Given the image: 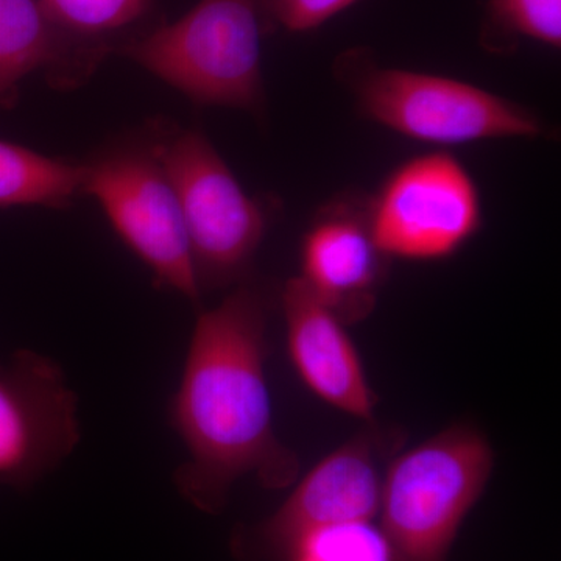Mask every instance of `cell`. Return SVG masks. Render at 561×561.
Segmentation results:
<instances>
[{"instance_id":"6da1fadb","label":"cell","mask_w":561,"mask_h":561,"mask_svg":"<svg viewBox=\"0 0 561 561\" xmlns=\"http://www.w3.org/2000/svg\"><path fill=\"white\" fill-rule=\"evenodd\" d=\"M271 295L247 278L208 311L198 313L169 423L190 459L173 474L192 507L219 515L232 485L254 476L262 486H290L300 472L297 453L273 427L267 360Z\"/></svg>"},{"instance_id":"7a4b0ae2","label":"cell","mask_w":561,"mask_h":561,"mask_svg":"<svg viewBox=\"0 0 561 561\" xmlns=\"http://www.w3.org/2000/svg\"><path fill=\"white\" fill-rule=\"evenodd\" d=\"M493 468V446L472 424H453L391 457L378 513L391 561H449Z\"/></svg>"},{"instance_id":"3957f363","label":"cell","mask_w":561,"mask_h":561,"mask_svg":"<svg viewBox=\"0 0 561 561\" xmlns=\"http://www.w3.org/2000/svg\"><path fill=\"white\" fill-rule=\"evenodd\" d=\"M272 33L265 0H201L121 49L197 105L260 113L261 44Z\"/></svg>"},{"instance_id":"277c9868","label":"cell","mask_w":561,"mask_h":561,"mask_svg":"<svg viewBox=\"0 0 561 561\" xmlns=\"http://www.w3.org/2000/svg\"><path fill=\"white\" fill-rule=\"evenodd\" d=\"M335 72L368 119L404 138L461 146L545 135L540 117L519 103L451 77L379 66L367 49L343 51Z\"/></svg>"},{"instance_id":"5b68a950","label":"cell","mask_w":561,"mask_h":561,"mask_svg":"<svg viewBox=\"0 0 561 561\" xmlns=\"http://www.w3.org/2000/svg\"><path fill=\"white\" fill-rule=\"evenodd\" d=\"M151 140L179 198L202 294L249 278L267 231L265 209L203 133L161 128Z\"/></svg>"},{"instance_id":"8992f818","label":"cell","mask_w":561,"mask_h":561,"mask_svg":"<svg viewBox=\"0 0 561 561\" xmlns=\"http://www.w3.org/2000/svg\"><path fill=\"white\" fill-rule=\"evenodd\" d=\"M81 164V195L101 203L114 231L153 275L154 286L198 305L201 286L179 198L149 138L113 144Z\"/></svg>"},{"instance_id":"52a82bcc","label":"cell","mask_w":561,"mask_h":561,"mask_svg":"<svg viewBox=\"0 0 561 561\" xmlns=\"http://www.w3.org/2000/svg\"><path fill=\"white\" fill-rule=\"evenodd\" d=\"M400 432L368 423L348 442L328 454L291 491L286 502L260 523L232 530L236 561H283L305 535L350 522H375L381 505L382 461L391 459Z\"/></svg>"},{"instance_id":"ba28073f","label":"cell","mask_w":561,"mask_h":561,"mask_svg":"<svg viewBox=\"0 0 561 561\" xmlns=\"http://www.w3.org/2000/svg\"><path fill=\"white\" fill-rule=\"evenodd\" d=\"M365 214L373 238L389 260H446L483 225L478 183L448 151L402 162L365 203Z\"/></svg>"},{"instance_id":"9c48e42d","label":"cell","mask_w":561,"mask_h":561,"mask_svg":"<svg viewBox=\"0 0 561 561\" xmlns=\"http://www.w3.org/2000/svg\"><path fill=\"white\" fill-rule=\"evenodd\" d=\"M80 435L79 400L57 362L31 350L0 360V483L31 490Z\"/></svg>"},{"instance_id":"30bf717a","label":"cell","mask_w":561,"mask_h":561,"mask_svg":"<svg viewBox=\"0 0 561 561\" xmlns=\"http://www.w3.org/2000/svg\"><path fill=\"white\" fill-rule=\"evenodd\" d=\"M387 261L373 238L365 205L334 202L317 214L302 238L300 278L343 323L353 324L375 309Z\"/></svg>"},{"instance_id":"8fae6325","label":"cell","mask_w":561,"mask_h":561,"mask_svg":"<svg viewBox=\"0 0 561 561\" xmlns=\"http://www.w3.org/2000/svg\"><path fill=\"white\" fill-rule=\"evenodd\" d=\"M279 300L286 320L287 351L302 383L332 408L370 423L378 398L346 324L300 276L284 284Z\"/></svg>"},{"instance_id":"7c38bea8","label":"cell","mask_w":561,"mask_h":561,"mask_svg":"<svg viewBox=\"0 0 561 561\" xmlns=\"http://www.w3.org/2000/svg\"><path fill=\"white\" fill-rule=\"evenodd\" d=\"M44 70L51 87H79L92 70L47 22L38 0H0V106L13 101L18 87Z\"/></svg>"},{"instance_id":"4fadbf2b","label":"cell","mask_w":561,"mask_h":561,"mask_svg":"<svg viewBox=\"0 0 561 561\" xmlns=\"http://www.w3.org/2000/svg\"><path fill=\"white\" fill-rule=\"evenodd\" d=\"M54 31L92 72L111 54L161 24L157 0H38Z\"/></svg>"},{"instance_id":"5bb4252c","label":"cell","mask_w":561,"mask_h":561,"mask_svg":"<svg viewBox=\"0 0 561 561\" xmlns=\"http://www.w3.org/2000/svg\"><path fill=\"white\" fill-rule=\"evenodd\" d=\"M81 195V164L0 140V208L65 209Z\"/></svg>"},{"instance_id":"9a60e30c","label":"cell","mask_w":561,"mask_h":561,"mask_svg":"<svg viewBox=\"0 0 561 561\" xmlns=\"http://www.w3.org/2000/svg\"><path fill=\"white\" fill-rule=\"evenodd\" d=\"M523 39L561 47V0H489L482 18L481 44L507 54Z\"/></svg>"},{"instance_id":"2e32d148","label":"cell","mask_w":561,"mask_h":561,"mask_svg":"<svg viewBox=\"0 0 561 561\" xmlns=\"http://www.w3.org/2000/svg\"><path fill=\"white\" fill-rule=\"evenodd\" d=\"M283 561H391V553L381 527L350 522L305 535Z\"/></svg>"},{"instance_id":"e0dca14e","label":"cell","mask_w":561,"mask_h":561,"mask_svg":"<svg viewBox=\"0 0 561 561\" xmlns=\"http://www.w3.org/2000/svg\"><path fill=\"white\" fill-rule=\"evenodd\" d=\"M359 0H265L272 32L308 33L327 24Z\"/></svg>"}]
</instances>
